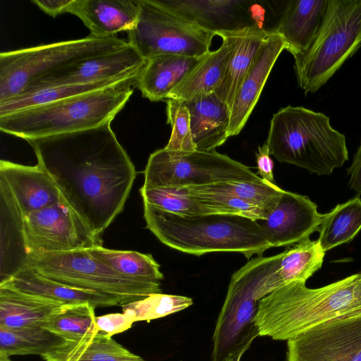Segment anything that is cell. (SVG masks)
Listing matches in <instances>:
<instances>
[{"mask_svg": "<svg viewBox=\"0 0 361 361\" xmlns=\"http://www.w3.org/2000/svg\"><path fill=\"white\" fill-rule=\"evenodd\" d=\"M266 143L279 162L319 176L332 173L348 160L345 135L325 114L302 106H288L274 114Z\"/></svg>", "mask_w": 361, "mask_h": 361, "instance_id": "5", "label": "cell"}, {"mask_svg": "<svg viewBox=\"0 0 361 361\" xmlns=\"http://www.w3.org/2000/svg\"><path fill=\"white\" fill-rule=\"evenodd\" d=\"M193 304L192 298L178 295L152 293L122 305L123 313L133 322L164 317L182 311Z\"/></svg>", "mask_w": 361, "mask_h": 361, "instance_id": "36", "label": "cell"}, {"mask_svg": "<svg viewBox=\"0 0 361 361\" xmlns=\"http://www.w3.org/2000/svg\"><path fill=\"white\" fill-rule=\"evenodd\" d=\"M186 189L189 195L202 205L209 214L240 216L253 221L265 219L259 208L233 195L207 191L197 186H190Z\"/></svg>", "mask_w": 361, "mask_h": 361, "instance_id": "38", "label": "cell"}, {"mask_svg": "<svg viewBox=\"0 0 361 361\" xmlns=\"http://www.w3.org/2000/svg\"><path fill=\"white\" fill-rule=\"evenodd\" d=\"M1 281H6L27 264L23 216L11 191L0 178Z\"/></svg>", "mask_w": 361, "mask_h": 361, "instance_id": "24", "label": "cell"}, {"mask_svg": "<svg viewBox=\"0 0 361 361\" xmlns=\"http://www.w3.org/2000/svg\"><path fill=\"white\" fill-rule=\"evenodd\" d=\"M65 304L0 285V326L19 329L39 325Z\"/></svg>", "mask_w": 361, "mask_h": 361, "instance_id": "27", "label": "cell"}, {"mask_svg": "<svg viewBox=\"0 0 361 361\" xmlns=\"http://www.w3.org/2000/svg\"><path fill=\"white\" fill-rule=\"evenodd\" d=\"M136 25L128 31V44L146 59L160 55L202 57L214 34L162 6L157 0H138Z\"/></svg>", "mask_w": 361, "mask_h": 361, "instance_id": "11", "label": "cell"}, {"mask_svg": "<svg viewBox=\"0 0 361 361\" xmlns=\"http://www.w3.org/2000/svg\"><path fill=\"white\" fill-rule=\"evenodd\" d=\"M255 155L257 174L262 179L274 183V162L270 157L269 149L266 142L263 145L258 147Z\"/></svg>", "mask_w": 361, "mask_h": 361, "instance_id": "41", "label": "cell"}, {"mask_svg": "<svg viewBox=\"0 0 361 361\" xmlns=\"http://www.w3.org/2000/svg\"><path fill=\"white\" fill-rule=\"evenodd\" d=\"M27 266L61 283L118 298L124 305L161 293V283L123 276L94 258L88 249L32 255Z\"/></svg>", "mask_w": 361, "mask_h": 361, "instance_id": "9", "label": "cell"}, {"mask_svg": "<svg viewBox=\"0 0 361 361\" xmlns=\"http://www.w3.org/2000/svg\"><path fill=\"white\" fill-rule=\"evenodd\" d=\"M143 204L161 211L183 216L209 214L208 211L188 193L186 188L154 187L140 189Z\"/></svg>", "mask_w": 361, "mask_h": 361, "instance_id": "37", "label": "cell"}, {"mask_svg": "<svg viewBox=\"0 0 361 361\" xmlns=\"http://www.w3.org/2000/svg\"><path fill=\"white\" fill-rule=\"evenodd\" d=\"M196 150L214 151L229 137L230 109L215 92L187 101Z\"/></svg>", "mask_w": 361, "mask_h": 361, "instance_id": "22", "label": "cell"}, {"mask_svg": "<svg viewBox=\"0 0 361 361\" xmlns=\"http://www.w3.org/2000/svg\"><path fill=\"white\" fill-rule=\"evenodd\" d=\"M287 49L283 37L272 32L264 42L240 83L230 109L228 137L239 134L259 98L280 54Z\"/></svg>", "mask_w": 361, "mask_h": 361, "instance_id": "17", "label": "cell"}, {"mask_svg": "<svg viewBox=\"0 0 361 361\" xmlns=\"http://www.w3.org/2000/svg\"><path fill=\"white\" fill-rule=\"evenodd\" d=\"M147 62L134 47L128 44L123 48L61 68L32 82L23 92L61 85L126 80L137 77Z\"/></svg>", "mask_w": 361, "mask_h": 361, "instance_id": "14", "label": "cell"}, {"mask_svg": "<svg viewBox=\"0 0 361 361\" xmlns=\"http://www.w3.org/2000/svg\"><path fill=\"white\" fill-rule=\"evenodd\" d=\"M361 46V0H328L324 20L309 49L294 57L298 86L314 93Z\"/></svg>", "mask_w": 361, "mask_h": 361, "instance_id": "6", "label": "cell"}, {"mask_svg": "<svg viewBox=\"0 0 361 361\" xmlns=\"http://www.w3.org/2000/svg\"><path fill=\"white\" fill-rule=\"evenodd\" d=\"M348 185L357 195L361 194V142L353 156L351 165L347 169Z\"/></svg>", "mask_w": 361, "mask_h": 361, "instance_id": "43", "label": "cell"}, {"mask_svg": "<svg viewBox=\"0 0 361 361\" xmlns=\"http://www.w3.org/2000/svg\"><path fill=\"white\" fill-rule=\"evenodd\" d=\"M137 78L1 116L0 130L27 141L111 123L132 95Z\"/></svg>", "mask_w": 361, "mask_h": 361, "instance_id": "4", "label": "cell"}, {"mask_svg": "<svg viewBox=\"0 0 361 361\" xmlns=\"http://www.w3.org/2000/svg\"><path fill=\"white\" fill-rule=\"evenodd\" d=\"M212 192L233 195L259 208L264 217L277 204L284 190L267 180L261 181H227L197 186Z\"/></svg>", "mask_w": 361, "mask_h": 361, "instance_id": "35", "label": "cell"}, {"mask_svg": "<svg viewBox=\"0 0 361 361\" xmlns=\"http://www.w3.org/2000/svg\"><path fill=\"white\" fill-rule=\"evenodd\" d=\"M250 345L242 348L229 355L224 361H240L243 355Z\"/></svg>", "mask_w": 361, "mask_h": 361, "instance_id": "44", "label": "cell"}, {"mask_svg": "<svg viewBox=\"0 0 361 361\" xmlns=\"http://www.w3.org/2000/svg\"><path fill=\"white\" fill-rule=\"evenodd\" d=\"M324 214L307 196L284 190L266 219L256 221L270 247L290 246L318 231Z\"/></svg>", "mask_w": 361, "mask_h": 361, "instance_id": "15", "label": "cell"}, {"mask_svg": "<svg viewBox=\"0 0 361 361\" xmlns=\"http://www.w3.org/2000/svg\"><path fill=\"white\" fill-rule=\"evenodd\" d=\"M295 281L258 301L259 335L288 341L324 322L361 310V272L317 288Z\"/></svg>", "mask_w": 361, "mask_h": 361, "instance_id": "2", "label": "cell"}, {"mask_svg": "<svg viewBox=\"0 0 361 361\" xmlns=\"http://www.w3.org/2000/svg\"><path fill=\"white\" fill-rule=\"evenodd\" d=\"M74 0H32V2L47 14L53 18L68 13Z\"/></svg>", "mask_w": 361, "mask_h": 361, "instance_id": "42", "label": "cell"}, {"mask_svg": "<svg viewBox=\"0 0 361 361\" xmlns=\"http://www.w3.org/2000/svg\"><path fill=\"white\" fill-rule=\"evenodd\" d=\"M325 252L318 240L307 239L281 253L276 267L262 281L255 292L259 300L274 290L295 281H306L323 264Z\"/></svg>", "mask_w": 361, "mask_h": 361, "instance_id": "23", "label": "cell"}, {"mask_svg": "<svg viewBox=\"0 0 361 361\" xmlns=\"http://www.w3.org/2000/svg\"><path fill=\"white\" fill-rule=\"evenodd\" d=\"M42 357L45 361H147L99 331L75 341H66Z\"/></svg>", "mask_w": 361, "mask_h": 361, "instance_id": "29", "label": "cell"}, {"mask_svg": "<svg viewBox=\"0 0 361 361\" xmlns=\"http://www.w3.org/2000/svg\"><path fill=\"white\" fill-rule=\"evenodd\" d=\"M138 0H74L68 13L78 16L91 36L108 38L137 24Z\"/></svg>", "mask_w": 361, "mask_h": 361, "instance_id": "20", "label": "cell"}, {"mask_svg": "<svg viewBox=\"0 0 361 361\" xmlns=\"http://www.w3.org/2000/svg\"><path fill=\"white\" fill-rule=\"evenodd\" d=\"M27 142L63 200L102 239L123 210L137 175L110 123Z\"/></svg>", "mask_w": 361, "mask_h": 361, "instance_id": "1", "label": "cell"}, {"mask_svg": "<svg viewBox=\"0 0 361 361\" xmlns=\"http://www.w3.org/2000/svg\"><path fill=\"white\" fill-rule=\"evenodd\" d=\"M143 188H184L227 181L263 179L243 164L214 151L173 152L165 148L152 153L144 171Z\"/></svg>", "mask_w": 361, "mask_h": 361, "instance_id": "10", "label": "cell"}, {"mask_svg": "<svg viewBox=\"0 0 361 361\" xmlns=\"http://www.w3.org/2000/svg\"><path fill=\"white\" fill-rule=\"evenodd\" d=\"M147 228L166 246L197 256L239 252L247 259L270 248L259 224L246 217L205 214L183 216L144 204Z\"/></svg>", "mask_w": 361, "mask_h": 361, "instance_id": "3", "label": "cell"}, {"mask_svg": "<svg viewBox=\"0 0 361 361\" xmlns=\"http://www.w3.org/2000/svg\"><path fill=\"white\" fill-rule=\"evenodd\" d=\"M361 230V199L359 196L337 204L324 214L318 229V242L325 252L351 241Z\"/></svg>", "mask_w": 361, "mask_h": 361, "instance_id": "30", "label": "cell"}, {"mask_svg": "<svg viewBox=\"0 0 361 361\" xmlns=\"http://www.w3.org/2000/svg\"><path fill=\"white\" fill-rule=\"evenodd\" d=\"M94 323L98 331L112 336L130 329L134 322L122 312L95 316Z\"/></svg>", "mask_w": 361, "mask_h": 361, "instance_id": "40", "label": "cell"}, {"mask_svg": "<svg viewBox=\"0 0 361 361\" xmlns=\"http://www.w3.org/2000/svg\"><path fill=\"white\" fill-rule=\"evenodd\" d=\"M280 256L252 258L232 275L212 337V361H224L236 350L251 345L259 336L255 322L258 308L255 291L276 268Z\"/></svg>", "mask_w": 361, "mask_h": 361, "instance_id": "8", "label": "cell"}, {"mask_svg": "<svg viewBox=\"0 0 361 361\" xmlns=\"http://www.w3.org/2000/svg\"><path fill=\"white\" fill-rule=\"evenodd\" d=\"M116 37L85 38L2 51L0 102L18 95L32 82L67 65L126 47Z\"/></svg>", "mask_w": 361, "mask_h": 361, "instance_id": "7", "label": "cell"}, {"mask_svg": "<svg viewBox=\"0 0 361 361\" xmlns=\"http://www.w3.org/2000/svg\"><path fill=\"white\" fill-rule=\"evenodd\" d=\"M167 123L171 127V133L167 145V150L179 152H190L196 150L193 142L190 116L188 109L181 100L166 99Z\"/></svg>", "mask_w": 361, "mask_h": 361, "instance_id": "39", "label": "cell"}, {"mask_svg": "<svg viewBox=\"0 0 361 361\" xmlns=\"http://www.w3.org/2000/svg\"><path fill=\"white\" fill-rule=\"evenodd\" d=\"M94 307L90 303L63 305L40 326L66 341H75L98 331Z\"/></svg>", "mask_w": 361, "mask_h": 361, "instance_id": "33", "label": "cell"}, {"mask_svg": "<svg viewBox=\"0 0 361 361\" xmlns=\"http://www.w3.org/2000/svg\"><path fill=\"white\" fill-rule=\"evenodd\" d=\"M0 178L23 217L58 202L62 197L52 178L38 164L26 166L1 160Z\"/></svg>", "mask_w": 361, "mask_h": 361, "instance_id": "18", "label": "cell"}, {"mask_svg": "<svg viewBox=\"0 0 361 361\" xmlns=\"http://www.w3.org/2000/svg\"><path fill=\"white\" fill-rule=\"evenodd\" d=\"M286 361H361V310L287 341Z\"/></svg>", "mask_w": 361, "mask_h": 361, "instance_id": "13", "label": "cell"}, {"mask_svg": "<svg viewBox=\"0 0 361 361\" xmlns=\"http://www.w3.org/2000/svg\"><path fill=\"white\" fill-rule=\"evenodd\" d=\"M88 251L94 258L126 277L154 283H161L164 278L160 265L150 254L111 250L102 245L95 246Z\"/></svg>", "mask_w": 361, "mask_h": 361, "instance_id": "32", "label": "cell"}, {"mask_svg": "<svg viewBox=\"0 0 361 361\" xmlns=\"http://www.w3.org/2000/svg\"><path fill=\"white\" fill-rule=\"evenodd\" d=\"M0 361H10V360L8 357L0 356Z\"/></svg>", "mask_w": 361, "mask_h": 361, "instance_id": "45", "label": "cell"}, {"mask_svg": "<svg viewBox=\"0 0 361 361\" xmlns=\"http://www.w3.org/2000/svg\"><path fill=\"white\" fill-rule=\"evenodd\" d=\"M236 33H224L220 47L211 51L169 94L167 99L187 101L215 92L224 77L233 52Z\"/></svg>", "mask_w": 361, "mask_h": 361, "instance_id": "25", "label": "cell"}, {"mask_svg": "<svg viewBox=\"0 0 361 361\" xmlns=\"http://www.w3.org/2000/svg\"><path fill=\"white\" fill-rule=\"evenodd\" d=\"M162 6L192 20L215 35L260 26V17L251 1L157 0Z\"/></svg>", "mask_w": 361, "mask_h": 361, "instance_id": "16", "label": "cell"}, {"mask_svg": "<svg viewBox=\"0 0 361 361\" xmlns=\"http://www.w3.org/2000/svg\"><path fill=\"white\" fill-rule=\"evenodd\" d=\"M121 80H104L82 85H61L23 92L0 102V116L23 109L45 104L104 88Z\"/></svg>", "mask_w": 361, "mask_h": 361, "instance_id": "34", "label": "cell"}, {"mask_svg": "<svg viewBox=\"0 0 361 361\" xmlns=\"http://www.w3.org/2000/svg\"><path fill=\"white\" fill-rule=\"evenodd\" d=\"M328 0L286 1L274 32L281 35L293 57L305 54L316 38Z\"/></svg>", "mask_w": 361, "mask_h": 361, "instance_id": "19", "label": "cell"}, {"mask_svg": "<svg viewBox=\"0 0 361 361\" xmlns=\"http://www.w3.org/2000/svg\"><path fill=\"white\" fill-rule=\"evenodd\" d=\"M59 336L39 325L19 329L0 326V356L37 355L43 357L64 344Z\"/></svg>", "mask_w": 361, "mask_h": 361, "instance_id": "31", "label": "cell"}, {"mask_svg": "<svg viewBox=\"0 0 361 361\" xmlns=\"http://www.w3.org/2000/svg\"><path fill=\"white\" fill-rule=\"evenodd\" d=\"M0 285L54 300L65 305L90 303L94 307L123 305L118 298L100 293L69 286L40 274L26 266Z\"/></svg>", "mask_w": 361, "mask_h": 361, "instance_id": "21", "label": "cell"}, {"mask_svg": "<svg viewBox=\"0 0 361 361\" xmlns=\"http://www.w3.org/2000/svg\"><path fill=\"white\" fill-rule=\"evenodd\" d=\"M272 32L263 27L236 33L235 46L215 93L231 109L237 90L265 39Z\"/></svg>", "mask_w": 361, "mask_h": 361, "instance_id": "28", "label": "cell"}, {"mask_svg": "<svg viewBox=\"0 0 361 361\" xmlns=\"http://www.w3.org/2000/svg\"><path fill=\"white\" fill-rule=\"evenodd\" d=\"M23 230L29 257L102 245V239L92 233L63 197L24 216Z\"/></svg>", "mask_w": 361, "mask_h": 361, "instance_id": "12", "label": "cell"}, {"mask_svg": "<svg viewBox=\"0 0 361 361\" xmlns=\"http://www.w3.org/2000/svg\"><path fill=\"white\" fill-rule=\"evenodd\" d=\"M207 56V55H206ZM160 55L147 59L136 80L144 97L152 102L167 99L169 94L206 56Z\"/></svg>", "mask_w": 361, "mask_h": 361, "instance_id": "26", "label": "cell"}]
</instances>
